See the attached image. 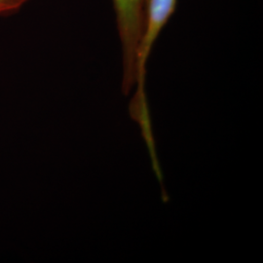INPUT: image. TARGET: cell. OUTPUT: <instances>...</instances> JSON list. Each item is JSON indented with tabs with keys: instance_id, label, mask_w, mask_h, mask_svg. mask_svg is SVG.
I'll return each mask as SVG.
<instances>
[{
	"instance_id": "cell-3",
	"label": "cell",
	"mask_w": 263,
	"mask_h": 263,
	"mask_svg": "<svg viewBox=\"0 0 263 263\" xmlns=\"http://www.w3.org/2000/svg\"><path fill=\"white\" fill-rule=\"evenodd\" d=\"M28 0H0V16L15 13Z\"/></svg>"
},
{
	"instance_id": "cell-2",
	"label": "cell",
	"mask_w": 263,
	"mask_h": 263,
	"mask_svg": "<svg viewBox=\"0 0 263 263\" xmlns=\"http://www.w3.org/2000/svg\"><path fill=\"white\" fill-rule=\"evenodd\" d=\"M177 5L178 0H143L141 38L136 62L138 91H143L147 59L160 33L175 14Z\"/></svg>"
},
{
	"instance_id": "cell-1",
	"label": "cell",
	"mask_w": 263,
	"mask_h": 263,
	"mask_svg": "<svg viewBox=\"0 0 263 263\" xmlns=\"http://www.w3.org/2000/svg\"><path fill=\"white\" fill-rule=\"evenodd\" d=\"M112 4L122 45L123 91L125 94H129L137 78L136 62L141 38L143 0H112Z\"/></svg>"
}]
</instances>
